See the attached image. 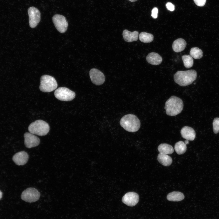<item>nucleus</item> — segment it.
I'll return each mask as SVG.
<instances>
[{"label":"nucleus","instance_id":"1","mask_svg":"<svg viewBox=\"0 0 219 219\" xmlns=\"http://www.w3.org/2000/svg\"><path fill=\"white\" fill-rule=\"evenodd\" d=\"M197 72L194 70L178 71L174 75V81L179 85L185 86L191 84L196 79Z\"/></svg>","mask_w":219,"mask_h":219},{"label":"nucleus","instance_id":"2","mask_svg":"<svg viewBox=\"0 0 219 219\" xmlns=\"http://www.w3.org/2000/svg\"><path fill=\"white\" fill-rule=\"evenodd\" d=\"M183 107V103L182 99L177 96H172L166 102L165 109L167 115L174 116L180 113Z\"/></svg>","mask_w":219,"mask_h":219},{"label":"nucleus","instance_id":"3","mask_svg":"<svg viewBox=\"0 0 219 219\" xmlns=\"http://www.w3.org/2000/svg\"><path fill=\"white\" fill-rule=\"evenodd\" d=\"M120 124L125 130L131 132L138 130L141 126L139 119L132 114H128L123 116L120 121Z\"/></svg>","mask_w":219,"mask_h":219},{"label":"nucleus","instance_id":"4","mask_svg":"<svg viewBox=\"0 0 219 219\" xmlns=\"http://www.w3.org/2000/svg\"><path fill=\"white\" fill-rule=\"evenodd\" d=\"M28 130L32 134L42 136L47 134L50 130V127L45 121L39 120L32 123L29 125Z\"/></svg>","mask_w":219,"mask_h":219},{"label":"nucleus","instance_id":"5","mask_svg":"<svg viewBox=\"0 0 219 219\" xmlns=\"http://www.w3.org/2000/svg\"><path fill=\"white\" fill-rule=\"evenodd\" d=\"M39 89L43 92H51L57 87V84L55 78L48 75H44L41 77Z\"/></svg>","mask_w":219,"mask_h":219},{"label":"nucleus","instance_id":"6","mask_svg":"<svg viewBox=\"0 0 219 219\" xmlns=\"http://www.w3.org/2000/svg\"><path fill=\"white\" fill-rule=\"evenodd\" d=\"M54 95L58 100L65 101L72 100L75 96V94L74 91L65 87L58 88L55 91Z\"/></svg>","mask_w":219,"mask_h":219},{"label":"nucleus","instance_id":"7","mask_svg":"<svg viewBox=\"0 0 219 219\" xmlns=\"http://www.w3.org/2000/svg\"><path fill=\"white\" fill-rule=\"evenodd\" d=\"M40 193L35 188H28L24 190L21 195V198L24 201L33 203L38 200L40 197Z\"/></svg>","mask_w":219,"mask_h":219},{"label":"nucleus","instance_id":"8","mask_svg":"<svg viewBox=\"0 0 219 219\" xmlns=\"http://www.w3.org/2000/svg\"><path fill=\"white\" fill-rule=\"evenodd\" d=\"M52 19L55 28L59 32L63 33L66 31L68 24L64 16L56 14L53 16Z\"/></svg>","mask_w":219,"mask_h":219},{"label":"nucleus","instance_id":"9","mask_svg":"<svg viewBox=\"0 0 219 219\" xmlns=\"http://www.w3.org/2000/svg\"><path fill=\"white\" fill-rule=\"evenodd\" d=\"M28 13L29 16V24L30 27H35L40 20V11L34 7L29 8Z\"/></svg>","mask_w":219,"mask_h":219},{"label":"nucleus","instance_id":"10","mask_svg":"<svg viewBox=\"0 0 219 219\" xmlns=\"http://www.w3.org/2000/svg\"><path fill=\"white\" fill-rule=\"evenodd\" d=\"M89 76L92 82L96 85L103 84L105 81L103 73L96 68H92L89 71Z\"/></svg>","mask_w":219,"mask_h":219},{"label":"nucleus","instance_id":"11","mask_svg":"<svg viewBox=\"0 0 219 219\" xmlns=\"http://www.w3.org/2000/svg\"><path fill=\"white\" fill-rule=\"evenodd\" d=\"M24 137L25 145L28 148L35 147L40 144V139L33 134L26 132L24 134Z\"/></svg>","mask_w":219,"mask_h":219},{"label":"nucleus","instance_id":"12","mask_svg":"<svg viewBox=\"0 0 219 219\" xmlns=\"http://www.w3.org/2000/svg\"><path fill=\"white\" fill-rule=\"evenodd\" d=\"M139 196L136 193L129 192L126 193L122 198V202L127 205L133 207L135 206L138 202Z\"/></svg>","mask_w":219,"mask_h":219},{"label":"nucleus","instance_id":"13","mask_svg":"<svg viewBox=\"0 0 219 219\" xmlns=\"http://www.w3.org/2000/svg\"><path fill=\"white\" fill-rule=\"evenodd\" d=\"M28 159V154L24 151L17 153L12 157V160L14 162L18 165H24L27 162Z\"/></svg>","mask_w":219,"mask_h":219},{"label":"nucleus","instance_id":"14","mask_svg":"<svg viewBox=\"0 0 219 219\" xmlns=\"http://www.w3.org/2000/svg\"><path fill=\"white\" fill-rule=\"evenodd\" d=\"M180 133L183 138L188 141H193L196 137L195 131L193 128L189 126H186L183 127L181 130Z\"/></svg>","mask_w":219,"mask_h":219},{"label":"nucleus","instance_id":"15","mask_svg":"<svg viewBox=\"0 0 219 219\" xmlns=\"http://www.w3.org/2000/svg\"><path fill=\"white\" fill-rule=\"evenodd\" d=\"M146 59L148 63L154 65L159 64L162 61V57L157 53L154 52L149 53L147 56Z\"/></svg>","mask_w":219,"mask_h":219},{"label":"nucleus","instance_id":"16","mask_svg":"<svg viewBox=\"0 0 219 219\" xmlns=\"http://www.w3.org/2000/svg\"><path fill=\"white\" fill-rule=\"evenodd\" d=\"M124 40L128 42L136 41L138 39V32L136 31L131 32L127 30H124L123 32Z\"/></svg>","mask_w":219,"mask_h":219},{"label":"nucleus","instance_id":"17","mask_svg":"<svg viewBox=\"0 0 219 219\" xmlns=\"http://www.w3.org/2000/svg\"><path fill=\"white\" fill-rule=\"evenodd\" d=\"M186 45V43L183 39L180 38L175 40L173 43V50L176 52H179L183 50Z\"/></svg>","mask_w":219,"mask_h":219},{"label":"nucleus","instance_id":"18","mask_svg":"<svg viewBox=\"0 0 219 219\" xmlns=\"http://www.w3.org/2000/svg\"><path fill=\"white\" fill-rule=\"evenodd\" d=\"M157 159L161 164L165 166L170 165L172 162L171 157L167 154L160 153L158 155Z\"/></svg>","mask_w":219,"mask_h":219},{"label":"nucleus","instance_id":"19","mask_svg":"<svg viewBox=\"0 0 219 219\" xmlns=\"http://www.w3.org/2000/svg\"><path fill=\"white\" fill-rule=\"evenodd\" d=\"M184 196L182 193L178 191H173L169 193L167 196V199L169 201H179L183 200Z\"/></svg>","mask_w":219,"mask_h":219},{"label":"nucleus","instance_id":"20","mask_svg":"<svg viewBox=\"0 0 219 219\" xmlns=\"http://www.w3.org/2000/svg\"><path fill=\"white\" fill-rule=\"evenodd\" d=\"M158 150L160 153L167 155L171 154L174 151L171 145L166 143L160 144L158 147Z\"/></svg>","mask_w":219,"mask_h":219},{"label":"nucleus","instance_id":"21","mask_svg":"<svg viewBox=\"0 0 219 219\" xmlns=\"http://www.w3.org/2000/svg\"><path fill=\"white\" fill-rule=\"evenodd\" d=\"M139 37L140 40L144 43H150L154 39V36L152 34L144 32L141 33Z\"/></svg>","mask_w":219,"mask_h":219},{"label":"nucleus","instance_id":"22","mask_svg":"<svg viewBox=\"0 0 219 219\" xmlns=\"http://www.w3.org/2000/svg\"><path fill=\"white\" fill-rule=\"evenodd\" d=\"M174 148L177 154L181 155L184 153L186 151L187 147L184 142L182 141H180L175 144Z\"/></svg>","mask_w":219,"mask_h":219},{"label":"nucleus","instance_id":"23","mask_svg":"<svg viewBox=\"0 0 219 219\" xmlns=\"http://www.w3.org/2000/svg\"><path fill=\"white\" fill-rule=\"evenodd\" d=\"M190 55L195 59L201 58L203 55L202 51L197 47L192 48L190 51Z\"/></svg>","mask_w":219,"mask_h":219},{"label":"nucleus","instance_id":"24","mask_svg":"<svg viewBox=\"0 0 219 219\" xmlns=\"http://www.w3.org/2000/svg\"><path fill=\"white\" fill-rule=\"evenodd\" d=\"M182 57L185 67L189 68L193 66V57L190 55H183L182 56Z\"/></svg>","mask_w":219,"mask_h":219},{"label":"nucleus","instance_id":"25","mask_svg":"<svg viewBox=\"0 0 219 219\" xmlns=\"http://www.w3.org/2000/svg\"><path fill=\"white\" fill-rule=\"evenodd\" d=\"M213 130L215 134L219 132V118H215L213 122Z\"/></svg>","mask_w":219,"mask_h":219},{"label":"nucleus","instance_id":"26","mask_svg":"<svg viewBox=\"0 0 219 219\" xmlns=\"http://www.w3.org/2000/svg\"><path fill=\"white\" fill-rule=\"evenodd\" d=\"M193 1L197 5L203 6L205 5L206 0H193Z\"/></svg>","mask_w":219,"mask_h":219},{"label":"nucleus","instance_id":"27","mask_svg":"<svg viewBox=\"0 0 219 219\" xmlns=\"http://www.w3.org/2000/svg\"><path fill=\"white\" fill-rule=\"evenodd\" d=\"M158 9L156 7H154L151 11V16L154 19H156L158 17Z\"/></svg>","mask_w":219,"mask_h":219},{"label":"nucleus","instance_id":"28","mask_svg":"<svg viewBox=\"0 0 219 219\" xmlns=\"http://www.w3.org/2000/svg\"><path fill=\"white\" fill-rule=\"evenodd\" d=\"M166 6L167 9L171 11H173L175 9V5L171 2H167L166 4Z\"/></svg>","mask_w":219,"mask_h":219},{"label":"nucleus","instance_id":"29","mask_svg":"<svg viewBox=\"0 0 219 219\" xmlns=\"http://www.w3.org/2000/svg\"><path fill=\"white\" fill-rule=\"evenodd\" d=\"M184 143L186 144H189V141L188 140H186L185 141Z\"/></svg>","mask_w":219,"mask_h":219},{"label":"nucleus","instance_id":"30","mask_svg":"<svg viewBox=\"0 0 219 219\" xmlns=\"http://www.w3.org/2000/svg\"><path fill=\"white\" fill-rule=\"evenodd\" d=\"M2 192H1V191L0 190V200L2 198Z\"/></svg>","mask_w":219,"mask_h":219},{"label":"nucleus","instance_id":"31","mask_svg":"<svg viewBox=\"0 0 219 219\" xmlns=\"http://www.w3.org/2000/svg\"><path fill=\"white\" fill-rule=\"evenodd\" d=\"M129 0V1H130V2H135V1H137V0Z\"/></svg>","mask_w":219,"mask_h":219}]
</instances>
